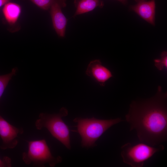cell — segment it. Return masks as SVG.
<instances>
[{"label":"cell","instance_id":"6da1fadb","mask_svg":"<svg viewBox=\"0 0 167 167\" xmlns=\"http://www.w3.org/2000/svg\"><path fill=\"white\" fill-rule=\"evenodd\" d=\"M167 98V93L159 86L153 96L130 104L125 119L130 131H136L140 142L155 146L166 141Z\"/></svg>","mask_w":167,"mask_h":167},{"label":"cell","instance_id":"7a4b0ae2","mask_svg":"<svg viewBox=\"0 0 167 167\" xmlns=\"http://www.w3.org/2000/svg\"><path fill=\"white\" fill-rule=\"evenodd\" d=\"M77 124L76 132L80 135L81 146L89 148L96 146V142L112 126L123 121L120 118L108 120L77 117L73 120Z\"/></svg>","mask_w":167,"mask_h":167},{"label":"cell","instance_id":"3957f363","mask_svg":"<svg viewBox=\"0 0 167 167\" xmlns=\"http://www.w3.org/2000/svg\"><path fill=\"white\" fill-rule=\"evenodd\" d=\"M68 114L67 110L62 108L57 113H41L35 122L37 130L46 128L53 137L62 143L67 149H71L70 130L62 118Z\"/></svg>","mask_w":167,"mask_h":167},{"label":"cell","instance_id":"277c9868","mask_svg":"<svg viewBox=\"0 0 167 167\" xmlns=\"http://www.w3.org/2000/svg\"><path fill=\"white\" fill-rule=\"evenodd\" d=\"M164 148L161 144L153 146L141 142L134 144L127 143L121 147V155L124 163L132 167H142L155 154Z\"/></svg>","mask_w":167,"mask_h":167},{"label":"cell","instance_id":"5b68a950","mask_svg":"<svg viewBox=\"0 0 167 167\" xmlns=\"http://www.w3.org/2000/svg\"><path fill=\"white\" fill-rule=\"evenodd\" d=\"M28 150L24 152L22 158L27 165L33 163L34 166L44 167L48 164L50 167H54L61 163L62 158L60 156H54L51 152L45 139L28 141Z\"/></svg>","mask_w":167,"mask_h":167},{"label":"cell","instance_id":"8992f818","mask_svg":"<svg viewBox=\"0 0 167 167\" xmlns=\"http://www.w3.org/2000/svg\"><path fill=\"white\" fill-rule=\"evenodd\" d=\"M23 132L22 128L13 126L0 115V136L2 140L1 149L5 150L14 148L18 143L17 139L18 135Z\"/></svg>","mask_w":167,"mask_h":167},{"label":"cell","instance_id":"52a82bcc","mask_svg":"<svg viewBox=\"0 0 167 167\" xmlns=\"http://www.w3.org/2000/svg\"><path fill=\"white\" fill-rule=\"evenodd\" d=\"M66 5V0H53L49 9L54 28L61 37L65 36L67 21L62 11Z\"/></svg>","mask_w":167,"mask_h":167},{"label":"cell","instance_id":"ba28073f","mask_svg":"<svg viewBox=\"0 0 167 167\" xmlns=\"http://www.w3.org/2000/svg\"><path fill=\"white\" fill-rule=\"evenodd\" d=\"M86 74L101 86H105V82L113 77L111 72L102 65L99 59L90 62L87 67Z\"/></svg>","mask_w":167,"mask_h":167},{"label":"cell","instance_id":"9c48e42d","mask_svg":"<svg viewBox=\"0 0 167 167\" xmlns=\"http://www.w3.org/2000/svg\"><path fill=\"white\" fill-rule=\"evenodd\" d=\"M136 4L131 9L150 24H155L156 4L155 0H135Z\"/></svg>","mask_w":167,"mask_h":167},{"label":"cell","instance_id":"30bf717a","mask_svg":"<svg viewBox=\"0 0 167 167\" xmlns=\"http://www.w3.org/2000/svg\"><path fill=\"white\" fill-rule=\"evenodd\" d=\"M21 11L22 8L19 5L12 2L6 3L2 9L4 17L10 25H14L16 23Z\"/></svg>","mask_w":167,"mask_h":167},{"label":"cell","instance_id":"8fae6325","mask_svg":"<svg viewBox=\"0 0 167 167\" xmlns=\"http://www.w3.org/2000/svg\"><path fill=\"white\" fill-rule=\"evenodd\" d=\"M74 3L76 10L74 17L91 11L97 7L102 8L104 5L103 2L101 0H75Z\"/></svg>","mask_w":167,"mask_h":167},{"label":"cell","instance_id":"7c38bea8","mask_svg":"<svg viewBox=\"0 0 167 167\" xmlns=\"http://www.w3.org/2000/svg\"><path fill=\"white\" fill-rule=\"evenodd\" d=\"M16 67L13 68L9 73L0 75V99L9 81L17 72Z\"/></svg>","mask_w":167,"mask_h":167},{"label":"cell","instance_id":"4fadbf2b","mask_svg":"<svg viewBox=\"0 0 167 167\" xmlns=\"http://www.w3.org/2000/svg\"><path fill=\"white\" fill-rule=\"evenodd\" d=\"M155 66L160 71H162L167 68V53L164 51L161 55L159 59H155L154 60Z\"/></svg>","mask_w":167,"mask_h":167},{"label":"cell","instance_id":"5bb4252c","mask_svg":"<svg viewBox=\"0 0 167 167\" xmlns=\"http://www.w3.org/2000/svg\"><path fill=\"white\" fill-rule=\"evenodd\" d=\"M41 9L49 10L53 0H29Z\"/></svg>","mask_w":167,"mask_h":167},{"label":"cell","instance_id":"9a60e30c","mask_svg":"<svg viewBox=\"0 0 167 167\" xmlns=\"http://www.w3.org/2000/svg\"><path fill=\"white\" fill-rule=\"evenodd\" d=\"M11 159L7 156L0 159V167H11Z\"/></svg>","mask_w":167,"mask_h":167},{"label":"cell","instance_id":"2e32d148","mask_svg":"<svg viewBox=\"0 0 167 167\" xmlns=\"http://www.w3.org/2000/svg\"><path fill=\"white\" fill-rule=\"evenodd\" d=\"M10 1V0H0V7L3 5L4 6Z\"/></svg>","mask_w":167,"mask_h":167},{"label":"cell","instance_id":"e0dca14e","mask_svg":"<svg viewBox=\"0 0 167 167\" xmlns=\"http://www.w3.org/2000/svg\"><path fill=\"white\" fill-rule=\"evenodd\" d=\"M123 4H126L127 1V0H117Z\"/></svg>","mask_w":167,"mask_h":167}]
</instances>
